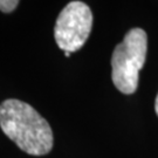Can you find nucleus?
Masks as SVG:
<instances>
[{
  "instance_id": "obj_5",
  "label": "nucleus",
  "mask_w": 158,
  "mask_h": 158,
  "mask_svg": "<svg viewBox=\"0 0 158 158\" xmlns=\"http://www.w3.org/2000/svg\"><path fill=\"white\" fill-rule=\"evenodd\" d=\"M155 110H156V114H157L158 116V95L156 97V102H155Z\"/></svg>"
},
{
  "instance_id": "obj_1",
  "label": "nucleus",
  "mask_w": 158,
  "mask_h": 158,
  "mask_svg": "<svg viewBox=\"0 0 158 158\" xmlns=\"http://www.w3.org/2000/svg\"><path fill=\"white\" fill-rule=\"evenodd\" d=\"M0 127L10 139L32 156H44L53 149L54 137L49 123L32 106L17 98L0 104Z\"/></svg>"
},
{
  "instance_id": "obj_6",
  "label": "nucleus",
  "mask_w": 158,
  "mask_h": 158,
  "mask_svg": "<svg viewBox=\"0 0 158 158\" xmlns=\"http://www.w3.org/2000/svg\"><path fill=\"white\" fill-rule=\"evenodd\" d=\"M64 55H66L67 57H69V56H70V53H68V52H64Z\"/></svg>"
},
{
  "instance_id": "obj_2",
  "label": "nucleus",
  "mask_w": 158,
  "mask_h": 158,
  "mask_svg": "<svg viewBox=\"0 0 158 158\" xmlns=\"http://www.w3.org/2000/svg\"><path fill=\"white\" fill-rule=\"evenodd\" d=\"M148 36L142 28H132L115 47L111 56V79L121 93L134 94L138 87L139 70L147 57Z\"/></svg>"
},
{
  "instance_id": "obj_4",
  "label": "nucleus",
  "mask_w": 158,
  "mask_h": 158,
  "mask_svg": "<svg viewBox=\"0 0 158 158\" xmlns=\"http://www.w3.org/2000/svg\"><path fill=\"white\" fill-rule=\"evenodd\" d=\"M19 5L18 0H0V11L2 13H11Z\"/></svg>"
},
{
  "instance_id": "obj_3",
  "label": "nucleus",
  "mask_w": 158,
  "mask_h": 158,
  "mask_svg": "<svg viewBox=\"0 0 158 158\" xmlns=\"http://www.w3.org/2000/svg\"><path fill=\"white\" fill-rule=\"evenodd\" d=\"M93 28V13L82 1H70L60 12L54 27V39L63 52H77Z\"/></svg>"
}]
</instances>
